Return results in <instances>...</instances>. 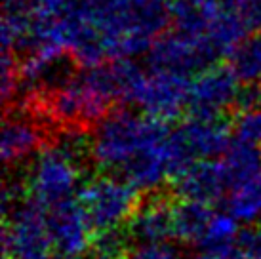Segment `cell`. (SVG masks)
<instances>
[{
	"label": "cell",
	"mask_w": 261,
	"mask_h": 259,
	"mask_svg": "<svg viewBox=\"0 0 261 259\" xmlns=\"http://www.w3.org/2000/svg\"><path fill=\"white\" fill-rule=\"evenodd\" d=\"M177 198L212 206L232 191L221 160H202L183 168L172 181Z\"/></svg>",
	"instance_id": "cell-13"
},
{
	"label": "cell",
	"mask_w": 261,
	"mask_h": 259,
	"mask_svg": "<svg viewBox=\"0 0 261 259\" xmlns=\"http://www.w3.org/2000/svg\"><path fill=\"white\" fill-rule=\"evenodd\" d=\"M214 210L206 204L181 200L172 208V238L185 246H198L206 227L214 217Z\"/></svg>",
	"instance_id": "cell-16"
},
{
	"label": "cell",
	"mask_w": 261,
	"mask_h": 259,
	"mask_svg": "<svg viewBox=\"0 0 261 259\" xmlns=\"http://www.w3.org/2000/svg\"><path fill=\"white\" fill-rule=\"evenodd\" d=\"M214 12L216 8L204 6L196 0H170V25L174 27V33L206 44V33Z\"/></svg>",
	"instance_id": "cell-17"
},
{
	"label": "cell",
	"mask_w": 261,
	"mask_h": 259,
	"mask_svg": "<svg viewBox=\"0 0 261 259\" xmlns=\"http://www.w3.org/2000/svg\"><path fill=\"white\" fill-rule=\"evenodd\" d=\"M94 225L79 200H67L48 210V232L56 253L86 255L94 244Z\"/></svg>",
	"instance_id": "cell-12"
},
{
	"label": "cell",
	"mask_w": 261,
	"mask_h": 259,
	"mask_svg": "<svg viewBox=\"0 0 261 259\" xmlns=\"http://www.w3.org/2000/svg\"><path fill=\"white\" fill-rule=\"evenodd\" d=\"M237 246L246 259H261V219L240 230Z\"/></svg>",
	"instance_id": "cell-28"
},
{
	"label": "cell",
	"mask_w": 261,
	"mask_h": 259,
	"mask_svg": "<svg viewBox=\"0 0 261 259\" xmlns=\"http://www.w3.org/2000/svg\"><path fill=\"white\" fill-rule=\"evenodd\" d=\"M195 259H246L239 250V246L229 248V250H219V252H200Z\"/></svg>",
	"instance_id": "cell-30"
},
{
	"label": "cell",
	"mask_w": 261,
	"mask_h": 259,
	"mask_svg": "<svg viewBox=\"0 0 261 259\" xmlns=\"http://www.w3.org/2000/svg\"><path fill=\"white\" fill-rule=\"evenodd\" d=\"M79 12L101 33L113 61L147 56L170 25V0H80Z\"/></svg>",
	"instance_id": "cell-1"
},
{
	"label": "cell",
	"mask_w": 261,
	"mask_h": 259,
	"mask_svg": "<svg viewBox=\"0 0 261 259\" xmlns=\"http://www.w3.org/2000/svg\"><path fill=\"white\" fill-rule=\"evenodd\" d=\"M71 56L56 50L27 51L19 65V97L23 109L40 105L71 79Z\"/></svg>",
	"instance_id": "cell-8"
},
{
	"label": "cell",
	"mask_w": 261,
	"mask_h": 259,
	"mask_svg": "<svg viewBox=\"0 0 261 259\" xmlns=\"http://www.w3.org/2000/svg\"><path fill=\"white\" fill-rule=\"evenodd\" d=\"M223 168L232 189L252 181L261 172V147L234 136L229 149L221 157Z\"/></svg>",
	"instance_id": "cell-18"
},
{
	"label": "cell",
	"mask_w": 261,
	"mask_h": 259,
	"mask_svg": "<svg viewBox=\"0 0 261 259\" xmlns=\"http://www.w3.org/2000/svg\"><path fill=\"white\" fill-rule=\"evenodd\" d=\"M189 84L191 80L183 76L145 69L130 103L139 109V113L166 124L179 118L189 107Z\"/></svg>",
	"instance_id": "cell-10"
},
{
	"label": "cell",
	"mask_w": 261,
	"mask_h": 259,
	"mask_svg": "<svg viewBox=\"0 0 261 259\" xmlns=\"http://www.w3.org/2000/svg\"><path fill=\"white\" fill-rule=\"evenodd\" d=\"M172 208L162 198L141 204L126 230L134 242H160L172 238Z\"/></svg>",
	"instance_id": "cell-15"
},
{
	"label": "cell",
	"mask_w": 261,
	"mask_h": 259,
	"mask_svg": "<svg viewBox=\"0 0 261 259\" xmlns=\"http://www.w3.org/2000/svg\"><path fill=\"white\" fill-rule=\"evenodd\" d=\"M130 235L124 229L99 230L92 244V257L94 259H126L132 250Z\"/></svg>",
	"instance_id": "cell-23"
},
{
	"label": "cell",
	"mask_w": 261,
	"mask_h": 259,
	"mask_svg": "<svg viewBox=\"0 0 261 259\" xmlns=\"http://www.w3.org/2000/svg\"><path fill=\"white\" fill-rule=\"evenodd\" d=\"M79 202L97 232L122 229L141 206L138 189L122 175L113 173H99L84 181L79 191Z\"/></svg>",
	"instance_id": "cell-5"
},
{
	"label": "cell",
	"mask_w": 261,
	"mask_h": 259,
	"mask_svg": "<svg viewBox=\"0 0 261 259\" xmlns=\"http://www.w3.org/2000/svg\"><path fill=\"white\" fill-rule=\"evenodd\" d=\"M82 162L71 159L54 143L46 145L29 162L25 173V191L29 200L50 210L58 204L73 200L80 191Z\"/></svg>",
	"instance_id": "cell-4"
},
{
	"label": "cell",
	"mask_w": 261,
	"mask_h": 259,
	"mask_svg": "<svg viewBox=\"0 0 261 259\" xmlns=\"http://www.w3.org/2000/svg\"><path fill=\"white\" fill-rule=\"evenodd\" d=\"M54 259H88L86 255H73V253H54Z\"/></svg>",
	"instance_id": "cell-32"
},
{
	"label": "cell",
	"mask_w": 261,
	"mask_h": 259,
	"mask_svg": "<svg viewBox=\"0 0 261 259\" xmlns=\"http://www.w3.org/2000/svg\"><path fill=\"white\" fill-rule=\"evenodd\" d=\"M196 2L208 8H216V10H234L239 0H196Z\"/></svg>",
	"instance_id": "cell-31"
},
{
	"label": "cell",
	"mask_w": 261,
	"mask_h": 259,
	"mask_svg": "<svg viewBox=\"0 0 261 259\" xmlns=\"http://www.w3.org/2000/svg\"><path fill=\"white\" fill-rule=\"evenodd\" d=\"M242 94L244 88L229 65H212L191 80L189 109L195 116H223L239 107Z\"/></svg>",
	"instance_id": "cell-11"
},
{
	"label": "cell",
	"mask_w": 261,
	"mask_h": 259,
	"mask_svg": "<svg viewBox=\"0 0 261 259\" xmlns=\"http://www.w3.org/2000/svg\"><path fill=\"white\" fill-rule=\"evenodd\" d=\"M44 147V132L38 120H35L25 109H14V113H10L2 124V160L8 166L31 162Z\"/></svg>",
	"instance_id": "cell-14"
},
{
	"label": "cell",
	"mask_w": 261,
	"mask_h": 259,
	"mask_svg": "<svg viewBox=\"0 0 261 259\" xmlns=\"http://www.w3.org/2000/svg\"><path fill=\"white\" fill-rule=\"evenodd\" d=\"M166 124L128 107L111 111L92 132L90 160L99 170L122 173L128 166L166 147Z\"/></svg>",
	"instance_id": "cell-2"
},
{
	"label": "cell",
	"mask_w": 261,
	"mask_h": 259,
	"mask_svg": "<svg viewBox=\"0 0 261 259\" xmlns=\"http://www.w3.org/2000/svg\"><path fill=\"white\" fill-rule=\"evenodd\" d=\"M227 212L237 221L257 223L261 219V172L252 181L234 187L227 196Z\"/></svg>",
	"instance_id": "cell-20"
},
{
	"label": "cell",
	"mask_w": 261,
	"mask_h": 259,
	"mask_svg": "<svg viewBox=\"0 0 261 259\" xmlns=\"http://www.w3.org/2000/svg\"><path fill=\"white\" fill-rule=\"evenodd\" d=\"M240 230L242 229H239V221L229 212H216L196 248L200 252H219L234 248L239 242Z\"/></svg>",
	"instance_id": "cell-21"
},
{
	"label": "cell",
	"mask_w": 261,
	"mask_h": 259,
	"mask_svg": "<svg viewBox=\"0 0 261 259\" xmlns=\"http://www.w3.org/2000/svg\"><path fill=\"white\" fill-rule=\"evenodd\" d=\"M115 101H120L115 74L111 63H105L73 74L44 101L42 107L46 115L63 128H88L97 126L111 111H115Z\"/></svg>",
	"instance_id": "cell-3"
},
{
	"label": "cell",
	"mask_w": 261,
	"mask_h": 259,
	"mask_svg": "<svg viewBox=\"0 0 261 259\" xmlns=\"http://www.w3.org/2000/svg\"><path fill=\"white\" fill-rule=\"evenodd\" d=\"M0 94L6 107L19 97V65L15 61V54L10 51H2L0 59Z\"/></svg>",
	"instance_id": "cell-24"
},
{
	"label": "cell",
	"mask_w": 261,
	"mask_h": 259,
	"mask_svg": "<svg viewBox=\"0 0 261 259\" xmlns=\"http://www.w3.org/2000/svg\"><path fill=\"white\" fill-rule=\"evenodd\" d=\"M126 259H181V250L175 242H136Z\"/></svg>",
	"instance_id": "cell-25"
},
{
	"label": "cell",
	"mask_w": 261,
	"mask_h": 259,
	"mask_svg": "<svg viewBox=\"0 0 261 259\" xmlns=\"http://www.w3.org/2000/svg\"><path fill=\"white\" fill-rule=\"evenodd\" d=\"M48 232V210L33 200H23L4 217V259H54Z\"/></svg>",
	"instance_id": "cell-7"
},
{
	"label": "cell",
	"mask_w": 261,
	"mask_h": 259,
	"mask_svg": "<svg viewBox=\"0 0 261 259\" xmlns=\"http://www.w3.org/2000/svg\"><path fill=\"white\" fill-rule=\"evenodd\" d=\"M229 67L242 86L255 88L261 84V33L246 36L231 51Z\"/></svg>",
	"instance_id": "cell-19"
},
{
	"label": "cell",
	"mask_w": 261,
	"mask_h": 259,
	"mask_svg": "<svg viewBox=\"0 0 261 259\" xmlns=\"http://www.w3.org/2000/svg\"><path fill=\"white\" fill-rule=\"evenodd\" d=\"M255 109L261 111V86L255 88Z\"/></svg>",
	"instance_id": "cell-33"
},
{
	"label": "cell",
	"mask_w": 261,
	"mask_h": 259,
	"mask_svg": "<svg viewBox=\"0 0 261 259\" xmlns=\"http://www.w3.org/2000/svg\"><path fill=\"white\" fill-rule=\"evenodd\" d=\"M218 61V56L204 42L193 40L179 33L159 36L147 51V69L175 76H196Z\"/></svg>",
	"instance_id": "cell-9"
},
{
	"label": "cell",
	"mask_w": 261,
	"mask_h": 259,
	"mask_svg": "<svg viewBox=\"0 0 261 259\" xmlns=\"http://www.w3.org/2000/svg\"><path fill=\"white\" fill-rule=\"evenodd\" d=\"M4 12H19V14H33L38 6V0H2Z\"/></svg>",
	"instance_id": "cell-29"
},
{
	"label": "cell",
	"mask_w": 261,
	"mask_h": 259,
	"mask_svg": "<svg viewBox=\"0 0 261 259\" xmlns=\"http://www.w3.org/2000/svg\"><path fill=\"white\" fill-rule=\"evenodd\" d=\"M33 35V15L4 12L2 17V51H29Z\"/></svg>",
	"instance_id": "cell-22"
},
{
	"label": "cell",
	"mask_w": 261,
	"mask_h": 259,
	"mask_svg": "<svg viewBox=\"0 0 261 259\" xmlns=\"http://www.w3.org/2000/svg\"><path fill=\"white\" fill-rule=\"evenodd\" d=\"M234 136L261 147V111L259 109H250V111H242V113H240L239 120L234 124Z\"/></svg>",
	"instance_id": "cell-26"
},
{
	"label": "cell",
	"mask_w": 261,
	"mask_h": 259,
	"mask_svg": "<svg viewBox=\"0 0 261 259\" xmlns=\"http://www.w3.org/2000/svg\"><path fill=\"white\" fill-rule=\"evenodd\" d=\"M234 12L248 33H261V0H239Z\"/></svg>",
	"instance_id": "cell-27"
},
{
	"label": "cell",
	"mask_w": 261,
	"mask_h": 259,
	"mask_svg": "<svg viewBox=\"0 0 261 259\" xmlns=\"http://www.w3.org/2000/svg\"><path fill=\"white\" fill-rule=\"evenodd\" d=\"M234 139L223 116H191L170 132V151L175 175L202 160H218Z\"/></svg>",
	"instance_id": "cell-6"
}]
</instances>
